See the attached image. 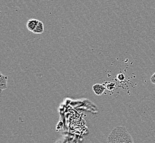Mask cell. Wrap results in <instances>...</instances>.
Listing matches in <instances>:
<instances>
[{"mask_svg": "<svg viewBox=\"0 0 155 143\" xmlns=\"http://www.w3.org/2000/svg\"><path fill=\"white\" fill-rule=\"evenodd\" d=\"M44 24L42 22L39 21V23L37 25L35 29L33 31V33L36 34H41L42 33H44Z\"/></svg>", "mask_w": 155, "mask_h": 143, "instance_id": "obj_6", "label": "cell"}, {"mask_svg": "<svg viewBox=\"0 0 155 143\" xmlns=\"http://www.w3.org/2000/svg\"><path fill=\"white\" fill-rule=\"evenodd\" d=\"M39 21L35 19H30L27 22L26 26L28 30L33 32L34 30L35 29L37 25L39 23Z\"/></svg>", "mask_w": 155, "mask_h": 143, "instance_id": "obj_3", "label": "cell"}, {"mask_svg": "<svg viewBox=\"0 0 155 143\" xmlns=\"http://www.w3.org/2000/svg\"><path fill=\"white\" fill-rule=\"evenodd\" d=\"M122 126H117L111 131L107 139V143H120Z\"/></svg>", "mask_w": 155, "mask_h": 143, "instance_id": "obj_1", "label": "cell"}, {"mask_svg": "<svg viewBox=\"0 0 155 143\" xmlns=\"http://www.w3.org/2000/svg\"><path fill=\"white\" fill-rule=\"evenodd\" d=\"M151 83L155 84V73L153 75L151 78Z\"/></svg>", "mask_w": 155, "mask_h": 143, "instance_id": "obj_8", "label": "cell"}, {"mask_svg": "<svg viewBox=\"0 0 155 143\" xmlns=\"http://www.w3.org/2000/svg\"><path fill=\"white\" fill-rule=\"evenodd\" d=\"M118 80L119 81H122L125 79V76L124 75H123V74H119V75H118Z\"/></svg>", "mask_w": 155, "mask_h": 143, "instance_id": "obj_7", "label": "cell"}, {"mask_svg": "<svg viewBox=\"0 0 155 143\" xmlns=\"http://www.w3.org/2000/svg\"><path fill=\"white\" fill-rule=\"evenodd\" d=\"M120 143H134L133 138L124 127H122L120 135Z\"/></svg>", "mask_w": 155, "mask_h": 143, "instance_id": "obj_2", "label": "cell"}, {"mask_svg": "<svg viewBox=\"0 0 155 143\" xmlns=\"http://www.w3.org/2000/svg\"><path fill=\"white\" fill-rule=\"evenodd\" d=\"M93 89L96 95H101L104 92L106 88L103 85L96 84L93 86Z\"/></svg>", "mask_w": 155, "mask_h": 143, "instance_id": "obj_4", "label": "cell"}, {"mask_svg": "<svg viewBox=\"0 0 155 143\" xmlns=\"http://www.w3.org/2000/svg\"><path fill=\"white\" fill-rule=\"evenodd\" d=\"M8 79V77L5 76L2 74H1V77H0V90L1 92L3 90L7 89V81Z\"/></svg>", "mask_w": 155, "mask_h": 143, "instance_id": "obj_5", "label": "cell"}]
</instances>
